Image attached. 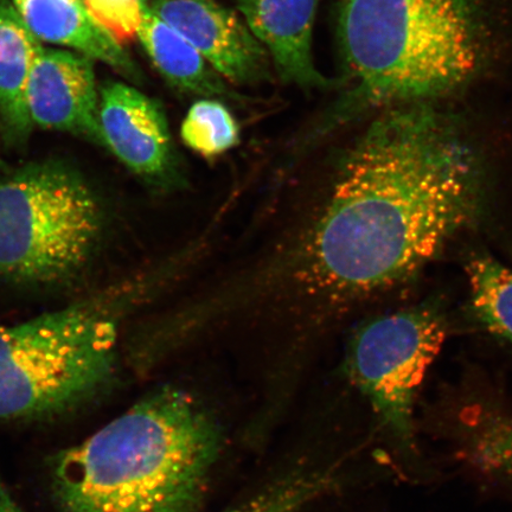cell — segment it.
<instances>
[{
  "mask_svg": "<svg viewBox=\"0 0 512 512\" xmlns=\"http://www.w3.org/2000/svg\"><path fill=\"white\" fill-rule=\"evenodd\" d=\"M489 184L456 121L426 105L394 108L337 160L315 209L256 280L313 323L351 310L478 227Z\"/></svg>",
  "mask_w": 512,
  "mask_h": 512,
  "instance_id": "cell-1",
  "label": "cell"
},
{
  "mask_svg": "<svg viewBox=\"0 0 512 512\" xmlns=\"http://www.w3.org/2000/svg\"><path fill=\"white\" fill-rule=\"evenodd\" d=\"M221 446L209 409L166 386L57 454L51 485L62 512H196Z\"/></svg>",
  "mask_w": 512,
  "mask_h": 512,
  "instance_id": "cell-2",
  "label": "cell"
},
{
  "mask_svg": "<svg viewBox=\"0 0 512 512\" xmlns=\"http://www.w3.org/2000/svg\"><path fill=\"white\" fill-rule=\"evenodd\" d=\"M339 36L357 110L454 91L482 59L472 0H345Z\"/></svg>",
  "mask_w": 512,
  "mask_h": 512,
  "instance_id": "cell-3",
  "label": "cell"
},
{
  "mask_svg": "<svg viewBox=\"0 0 512 512\" xmlns=\"http://www.w3.org/2000/svg\"><path fill=\"white\" fill-rule=\"evenodd\" d=\"M168 274L142 275L28 322L0 326V420L67 412L110 386L125 319Z\"/></svg>",
  "mask_w": 512,
  "mask_h": 512,
  "instance_id": "cell-4",
  "label": "cell"
},
{
  "mask_svg": "<svg viewBox=\"0 0 512 512\" xmlns=\"http://www.w3.org/2000/svg\"><path fill=\"white\" fill-rule=\"evenodd\" d=\"M105 211L92 185L60 160L0 175V279L53 286L75 279L100 246Z\"/></svg>",
  "mask_w": 512,
  "mask_h": 512,
  "instance_id": "cell-5",
  "label": "cell"
},
{
  "mask_svg": "<svg viewBox=\"0 0 512 512\" xmlns=\"http://www.w3.org/2000/svg\"><path fill=\"white\" fill-rule=\"evenodd\" d=\"M447 334L444 304L431 298L371 318L354 332L348 345L345 367L349 379L408 457L416 450V395Z\"/></svg>",
  "mask_w": 512,
  "mask_h": 512,
  "instance_id": "cell-6",
  "label": "cell"
},
{
  "mask_svg": "<svg viewBox=\"0 0 512 512\" xmlns=\"http://www.w3.org/2000/svg\"><path fill=\"white\" fill-rule=\"evenodd\" d=\"M99 125L102 144L147 187L163 194L187 187L159 102L124 83H110L101 91Z\"/></svg>",
  "mask_w": 512,
  "mask_h": 512,
  "instance_id": "cell-7",
  "label": "cell"
},
{
  "mask_svg": "<svg viewBox=\"0 0 512 512\" xmlns=\"http://www.w3.org/2000/svg\"><path fill=\"white\" fill-rule=\"evenodd\" d=\"M234 85L270 79V55L232 10L216 0H153L149 8Z\"/></svg>",
  "mask_w": 512,
  "mask_h": 512,
  "instance_id": "cell-8",
  "label": "cell"
},
{
  "mask_svg": "<svg viewBox=\"0 0 512 512\" xmlns=\"http://www.w3.org/2000/svg\"><path fill=\"white\" fill-rule=\"evenodd\" d=\"M99 104L92 59L70 51L40 50L27 86L32 125L102 144Z\"/></svg>",
  "mask_w": 512,
  "mask_h": 512,
  "instance_id": "cell-9",
  "label": "cell"
},
{
  "mask_svg": "<svg viewBox=\"0 0 512 512\" xmlns=\"http://www.w3.org/2000/svg\"><path fill=\"white\" fill-rule=\"evenodd\" d=\"M319 0H239L249 30L277 67L281 78L298 86L324 88L330 81L313 62L312 34Z\"/></svg>",
  "mask_w": 512,
  "mask_h": 512,
  "instance_id": "cell-10",
  "label": "cell"
},
{
  "mask_svg": "<svg viewBox=\"0 0 512 512\" xmlns=\"http://www.w3.org/2000/svg\"><path fill=\"white\" fill-rule=\"evenodd\" d=\"M38 41L79 50L121 72L136 75L120 44L102 30L81 0H11Z\"/></svg>",
  "mask_w": 512,
  "mask_h": 512,
  "instance_id": "cell-11",
  "label": "cell"
},
{
  "mask_svg": "<svg viewBox=\"0 0 512 512\" xmlns=\"http://www.w3.org/2000/svg\"><path fill=\"white\" fill-rule=\"evenodd\" d=\"M41 49L14 4L0 0V118L11 142H24L34 126L27 107V86Z\"/></svg>",
  "mask_w": 512,
  "mask_h": 512,
  "instance_id": "cell-12",
  "label": "cell"
},
{
  "mask_svg": "<svg viewBox=\"0 0 512 512\" xmlns=\"http://www.w3.org/2000/svg\"><path fill=\"white\" fill-rule=\"evenodd\" d=\"M153 64L171 86L202 96L239 99L203 56L147 6L138 36Z\"/></svg>",
  "mask_w": 512,
  "mask_h": 512,
  "instance_id": "cell-13",
  "label": "cell"
},
{
  "mask_svg": "<svg viewBox=\"0 0 512 512\" xmlns=\"http://www.w3.org/2000/svg\"><path fill=\"white\" fill-rule=\"evenodd\" d=\"M456 426L460 456L480 475L512 494V415L473 405L460 413Z\"/></svg>",
  "mask_w": 512,
  "mask_h": 512,
  "instance_id": "cell-14",
  "label": "cell"
},
{
  "mask_svg": "<svg viewBox=\"0 0 512 512\" xmlns=\"http://www.w3.org/2000/svg\"><path fill=\"white\" fill-rule=\"evenodd\" d=\"M473 319L489 335L512 345V270L494 256L476 253L465 265Z\"/></svg>",
  "mask_w": 512,
  "mask_h": 512,
  "instance_id": "cell-15",
  "label": "cell"
},
{
  "mask_svg": "<svg viewBox=\"0 0 512 512\" xmlns=\"http://www.w3.org/2000/svg\"><path fill=\"white\" fill-rule=\"evenodd\" d=\"M183 143L191 151L214 158L240 142L239 125L222 102L202 99L191 106L181 127Z\"/></svg>",
  "mask_w": 512,
  "mask_h": 512,
  "instance_id": "cell-16",
  "label": "cell"
},
{
  "mask_svg": "<svg viewBox=\"0 0 512 512\" xmlns=\"http://www.w3.org/2000/svg\"><path fill=\"white\" fill-rule=\"evenodd\" d=\"M335 485L331 470H306L293 473L268 486L247 502L223 512H303Z\"/></svg>",
  "mask_w": 512,
  "mask_h": 512,
  "instance_id": "cell-17",
  "label": "cell"
},
{
  "mask_svg": "<svg viewBox=\"0 0 512 512\" xmlns=\"http://www.w3.org/2000/svg\"><path fill=\"white\" fill-rule=\"evenodd\" d=\"M88 14L115 42L123 46L138 36L146 0H83Z\"/></svg>",
  "mask_w": 512,
  "mask_h": 512,
  "instance_id": "cell-18",
  "label": "cell"
},
{
  "mask_svg": "<svg viewBox=\"0 0 512 512\" xmlns=\"http://www.w3.org/2000/svg\"><path fill=\"white\" fill-rule=\"evenodd\" d=\"M0 512H24L0 478Z\"/></svg>",
  "mask_w": 512,
  "mask_h": 512,
  "instance_id": "cell-19",
  "label": "cell"
},
{
  "mask_svg": "<svg viewBox=\"0 0 512 512\" xmlns=\"http://www.w3.org/2000/svg\"><path fill=\"white\" fill-rule=\"evenodd\" d=\"M8 170V166L3 162L2 158H0V171Z\"/></svg>",
  "mask_w": 512,
  "mask_h": 512,
  "instance_id": "cell-20",
  "label": "cell"
}]
</instances>
